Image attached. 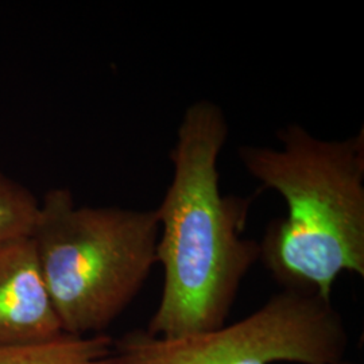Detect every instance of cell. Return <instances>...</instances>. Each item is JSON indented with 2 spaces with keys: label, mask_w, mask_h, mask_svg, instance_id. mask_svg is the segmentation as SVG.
Segmentation results:
<instances>
[{
  "label": "cell",
  "mask_w": 364,
  "mask_h": 364,
  "mask_svg": "<svg viewBox=\"0 0 364 364\" xmlns=\"http://www.w3.org/2000/svg\"><path fill=\"white\" fill-rule=\"evenodd\" d=\"M228 132L224 111L212 100H197L182 115L169 154L173 177L156 208L164 284L146 328L153 336L224 326L259 260V242L243 236L254 197L221 193L219 156Z\"/></svg>",
  "instance_id": "obj_1"
},
{
  "label": "cell",
  "mask_w": 364,
  "mask_h": 364,
  "mask_svg": "<svg viewBox=\"0 0 364 364\" xmlns=\"http://www.w3.org/2000/svg\"><path fill=\"white\" fill-rule=\"evenodd\" d=\"M277 139L237 149L248 174L287 204L266 227L259 260L282 289L331 299L341 274L364 277V129L326 141L290 123Z\"/></svg>",
  "instance_id": "obj_2"
},
{
  "label": "cell",
  "mask_w": 364,
  "mask_h": 364,
  "mask_svg": "<svg viewBox=\"0 0 364 364\" xmlns=\"http://www.w3.org/2000/svg\"><path fill=\"white\" fill-rule=\"evenodd\" d=\"M30 237L65 335L105 333L156 262V209L77 205L66 188L42 201Z\"/></svg>",
  "instance_id": "obj_3"
},
{
  "label": "cell",
  "mask_w": 364,
  "mask_h": 364,
  "mask_svg": "<svg viewBox=\"0 0 364 364\" xmlns=\"http://www.w3.org/2000/svg\"><path fill=\"white\" fill-rule=\"evenodd\" d=\"M350 336L332 301L282 289L255 312L218 329L153 336L131 329L114 340L115 364H331Z\"/></svg>",
  "instance_id": "obj_4"
},
{
  "label": "cell",
  "mask_w": 364,
  "mask_h": 364,
  "mask_svg": "<svg viewBox=\"0 0 364 364\" xmlns=\"http://www.w3.org/2000/svg\"><path fill=\"white\" fill-rule=\"evenodd\" d=\"M65 335L28 236L0 247V347H23Z\"/></svg>",
  "instance_id": "obj_5"
},
{
  "label": "cell",
  "mask_w": 364,
  "mask_h": 364,
  "mask_svg": "<svg viewBox=\"0 0 364 364\" xmlns=\"http://www.w3.org/2000/svg\"><path fill=\"white\" fill-rule=\"evenodd\" d=\"M0 364H115L114 338L63 335L36 346L0 347Z\"/></svg>",
  "instance_id": "obj_6"
},
{
  "label": "cell",
  "mask_w": 364,
  "mask_h": 364,
  "mask_svg": "<svg viewBox=\"0 0 364 364\" xmlns=\"http://www.w3.org/2000/svg\"><path fill=\"white\" fill-rule=\"evenodd\" d=\"M38 204L25 186L0 171V247L31 234Z\"/></svg>",
  "instance_id": "obj_7"
},
{
  "label": "cell",
  "mask_w": 364,
  "mask_h": 364,
  "mask_svg": "<svg viewBox=\"0 0 364 364\" xmlns=\"http://www.w3.org/2000/svg\"><path fill=\"white\" fill-rule=\"evenodd\" d=\"M331 364H358L355 363V362H348V360H344V359H341V360H338V362H335V363Z\"/></svg>",
  "instance_id": "obj_8"
}]
</instances>
